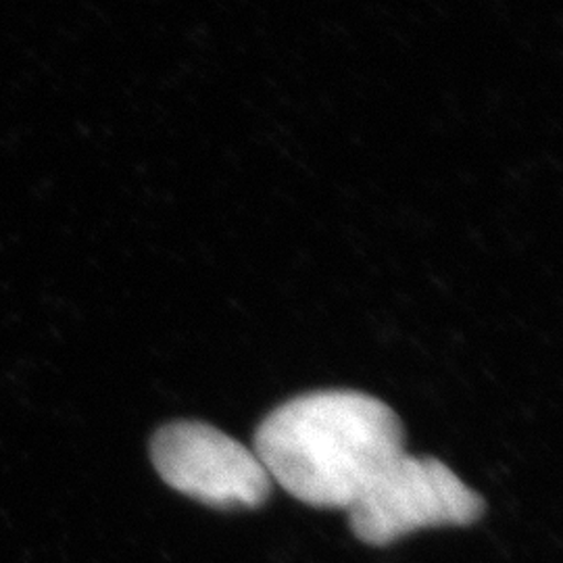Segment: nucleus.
I'll list each match as a JSON object with an SVG mask.
<instances>
[{"label":"nucleus","instance_id":"f03ea898","mask_svg":"<svg viewBox=\"0 0 563 563\" xmlns=\"http://www.w3.org/2000/svg\"><path fill=\"white\" fill-rule=\"evenodd\" d=\"M346 511L362 543L386 547L422 528L478 522L484 499L443 462L402 453Z\"/></svg>","mask_w":563,"mask_h":563},{"label":"nucleus","instance_id":"f257e3e1","mask_svg":"<svg viewBox=\"0 0 563 563\" xmlns=\"http://www.w3.org/2000/svg\"><path fill=\"white\" fill-rule=\"evenodd\" d=\"M402 423L386 402L355 390H318L276 407L253 451L272 483L320 509H349L402 455Z\"/></svg>","mask_w":563,"mask_h":563},{"label":"nucleus","instance_id":"7ed1b4c3","mask_svg":"<svg viewBox=\"0 0 563 563\" xmlns=\"http://www.w3.org/2000/svg\"><path fill=\"white\" fill-rule=\"evenodd\" d=\"M151 460L172 488L218 509H255L274 488L255 451L209 423L163 426L151 441Z\"/></svg>","mask_w":563,"mask_h":563}]
</instances>
